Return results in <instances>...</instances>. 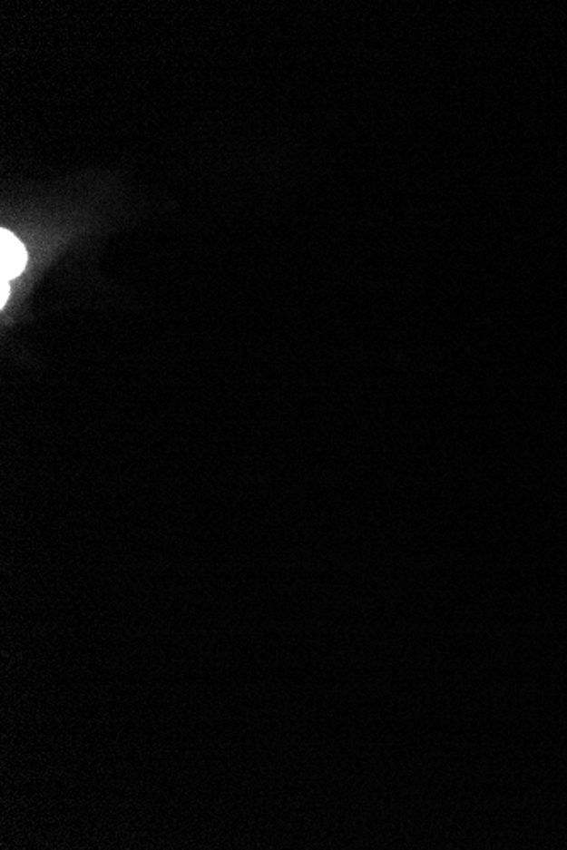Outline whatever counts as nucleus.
Listing matches in <instances>:
<instances>
[{"mask_svg":"<svg viewBox=\"0 0 567 850\" xmlns=\"http://www.w3.org/2000/svg\"><path fill=\"white\" fill-rule=\"evenodd\" d=\"M0 275L4 282H9L14 277L23 272L26 267L27 253L23 243L7 230L0 231Z\"/></svg>","mask_w":567,"mask_h":850,"instance_id":"nucleus-1","label":"nucleus"},{"mask_svg":"<svg viewBox=\"0 0 567 850\" xmlns=\"http://www.w3.org/2000/svg\"><path fill=\"white\" fill-rule=\"evenodd\" d=\"M7 298H9V286H7V282L0 280V306H2V308L5 306Z\"/></svg>","mask_w":567,"mask_h":850,"instance_id":"nucleus-2","label":"nucleus"}]
</instances>
